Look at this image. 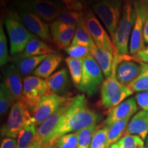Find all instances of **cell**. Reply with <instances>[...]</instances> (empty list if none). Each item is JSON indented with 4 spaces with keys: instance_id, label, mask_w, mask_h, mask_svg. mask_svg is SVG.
<instances>
[{
    "instance_id": "obj_1",
    "label": "cell",
    "mask_w": 148,
    "mask_h": 148,
    "mask_svg": "<svg viewBox=\"0 0 148 148\" xmlns=\"http://www.w3.org/2000/svg\"><path fill=\"white\" fill-rule=\"evenodd\" d=\"M100 116L89 108L84 95H78L71 98L67 108L59 123L49 136L42 142V147L51 145L60 136L77 131L96 124Z\"/></svg>"
},
{
    "instance_id": "obj_2",
    "label": "cell",
    "mask_w": 148,
    "mask_h": 148,
    "mask_svg": "<svg viewBox=\"0 0 148 148\" xmlns=\"http://www.w3.org/2000/svg\"><path fill=\"white\" fill-rule=\"evenodd\" d=\"M123 56L119 53L114 55L112 73L101 86L100 104L106 110H110L117 106L133 93L128 86L121 84L116 77V66Z\"/></svg>"
},
{
    "instance_id": "obj_3",
    "label": "cell",
    "mask_w": 148,
    "mask_h": 148,
    "mask_svg": "<svg viewBox=\"0 0 148 148\" xmlns=\"http://www.w3.org/2000/svg\"><path fill=\"white\" fill-rule=\"evenodd\" d=\"M4 23L10 40V51L12 55L18 54L33 38L37 37L24 25L16 10L7 9L4 13Z\"/></svg>"
},
{
    "instance_id": "obj_4",
    "label": "cell",
    "mask_w": 148,
    "mask_h": 148,
    "mask_svg": "<svg viewBox=\"0 0 148 148\" xmlns=\"http://www.w3.org/2000/svg\"><path fill=\"white\" fill-rule=\"evenodd\" d=\"M136 13L133 3L127 1L122 9L121 18L112 36V42L116 53L127 55L129 53V41L134 26Z\"/></svg>"
},
{
    "instance_id": "obj_5",
    "label": "cell",
    "mask_w": 148,
    "mask_h": 148,
    "mask_svg": "<svg viewBox=\"0 0 148 148\" xmlns=\"http://www.w3.org/2000/svg\"><path fill=\"white\" fill-rule=\"evenodd\" d=\"M32 121V115L26 105L21 100L16 101L11 107L6 123L1 127V135L16 138L23 127Z\"/></svg>"
},
{
    "instance_id": "obj_6",
    "label": "cell",
    "mask_w": 148,
    "mask_h": 148,
    "mask_svg": "<svg viewBox=\"0 0 148 148\" xmlns=\"http://www.w3.org/2000/svg\"><path fill=\"white\" fill-rule=\"evenodd\" d=\"M92 5V10L102 22L112 38L122 12L121 0H102Z\"/></svg>"
},
{
    "instance_id": "obj_7",
    "label": "cell",
    "mask_w": 148,
    "mask_h": 148,
    "mask_svg": "<svg viewBox=\"0 0 148 148\" xmlns=\"http://www.w3.org/2000/svg\"><path fill=\"white\" fill-rule=\"evenodd\" d=\"M103 73L92 56L83 60V69L81 82L77 89L88 96L94 95L103 82Z\"/></svg>"
},
{
    "instance_id": "obj_8",
    "label": "cell",
    "mask_w": 148,
    "mask_h": 148,
    "mask_svg": "<svg viewBox=\"0 0 148 148\" xmlns=\"http://www.w3.org/2000/svg\"><path fill=\"white\" fill-rule=\"evenodd\" d=\"M12 2L17 10L32 12L45 22L56 21L60 11L64 10L48 0H12Z\"/></svg>"
},
{
    "instance_id": "obj_9",
    "label": "cell",
    "mask_w": 148,
    "mask_h": 148,
    "mask_svg": "<svg viewBox=\"0 0 148 148\" xmlns=\"http://www.w3.org/2000/svg\"><path fill=\"white\" fill-rule=\"evenodd\" d=\"M51 93L46 79L35 75H27L23 79V92L21 101L32 110L42 96Z\"/></svg>"
},
{
    "instance_id": "obj_10",
    "label": "cell",
    "mask_w": 148,
    "mask_h": 148,
    "mask_svg": "<svg viewBox=\"0 0 148 148\" xmlns=\"http://www.w3.org/2000/svg\"><path fill=\"white\" fill-rule=\"evenodd\" d=\"M70 99V97H61L53 93H48L42 96L32 110V119L35 125L36 126L40 125Z\"/></svg>"
},
{
    "instance_id": "obj_11",
    "label": "cell",
    "mask_w": 148,
    "mask_h": 148,
    "mask_svg": "<svg viewBox=\"0 0 148 148\" xmlns=\"http://www.w3.org/2000/svg\"><path fill=\"white\" fill-rule=\"evenodd\" d=\"M133 5L136 17L130 40L129 52L134 56L145 47L143 29L146 18V3L141 0H135Z\"/></svg>"
},
{
    "instance_id": "obj_12",
    "label": "cell",
    "mask_w": 148,
    "mask_h": 148,
    "mask_svg": "<svg viewBox=\"0 0 148 148\" xmlns=\"http://www.w3.org/2000/svg\"><path fill=\"white\" fill-rule=\"evenodd\" d=\"M85 23L90 36L97 47L103 48L114 53V55L118 53L110 36L96 17L92 9H88L85 13Z\"/></svg>"
},
{
    "instance_id": "obj_13",
    "label": "cell",
    "mask_w": 148,
    "mask_h": 148,
    "mask_svg": "<svg viewBox=\"0 0 148 148\" xmlns=\"http://www.w3.org/2000/svg\"><path fill=\"white\" fill-rule=\"evenodd\" d=\"M143 69V62L134 56L123 55L116 66V77L121 84L127 86L139 76Z\"/></svg>"
},
{
    "instance_id": "obj_14",
    "label": "cell",
    "mask_w": 148,
    "mask_h": 148,
    "mask_svg": "<svg viewBox=\"0 0 148 148\" xmlns=\"http://www.w3.org/2000/svg\"><path fill=\"white\" fill-rule=\"evenodd\" d=\"M16 11L22 23L31 33L46 42H53L50 28L45 21L32 12L23 10Z\"/></svg>"
},
{
    "instance_id": "obj_15",
    "label": "cell",
    "mask_w": 148,
    "mask_h": 148,
    "mask_svg": "<svg viewBox=\"0 0 148 148\" xmlns=\"http://www.w3.org/2000/svg\"><path fill=\"white\" fill-rule=\"evenodd\" d=\"M75 27L57 20L50 24L51 38L59 49H65L71 45L75 34Z\"/></svg>"
},
{
    "instance_id": "obj_16",
    "label": "cell",
    "mask_w": 148,
    "mask_h": 148,
    "mask_svg": "<svg viewBox=\"0 0 148 148\" xmlns=\"http://www.w3.org/2000/svg\"><path fill=\"white\" fill-rule=\"evenodd\" d=\"M137 103L134 97H130L109 110L103 127H108L116 122L131 117L137 110Z\"/></svg>"
},
{
    "instance_id": "obj_17",
    "label": "cell",
    "mask_w": 148,
    "mask_h": 148,
    "mask_svg": "<svg viewBox=\"0 0 148 148\" xmlns=\"http://www.w3.org/2000/svg\"><path fill=\"white\" fill-rule=\"evenodd\" d=\"M3 83L15 101L21 99L23 92L22 75L16 65L9 64L3 69Z\"/></svg>"
},
{
    "instance_id": "obj_18",
    "label": "cell",
    "mask_w": 148,
    "mask_h": 148,
    "mask_svg": "<svg viewBox=\"0 0 148 148\" xmlns=\"http://www.w3.org/2000/svg\"><path fill=\"white\" fill-rule=\"evenodd\" d=\"M46 82L51 93L64 97L70 86V80L67 70L65 68H62L46 79Z\"/></svg>"
},
{
    "instance_id": "obj_19",
    "label": "cell",
    "mask_w": 148,
    "mask_h": 148,
    "mask_svg": "<svg viewBox=\"0 0 148 148\" xmlns=\"http://www.w3.org/2000/svg\"><path fill=\"white\" fill-rule=\"evenodd\" d=\"M148 134V111L140 110L130 120L125 135H136L145 140Z\"/></svg>"
},
{
    "instance_id": "obj_20",
    "label": "cell",
    "mask_w": 148,
    "mask_h": 148,
    "mask_svg": "<svg viewBox=\"0 0 148 148\" xmlns=\"http://www.w3.org/2000/svg\"><path fill=\"white\" fill-rule=\"evenodd\" d=\"M71 99L65 104L61 106L58 110L56 111L54 113L49 116L47 119H46L40 125V126L37 129L36 140H35L40 142L42 144V142L43 141L44 139L53 132V130L56 128V127L57 126L59 121H60L62 116L65 112L68 103L71 100Z\"/></svg>"
},
{
    "instance_id": "obj_21",
    "label": "cell",
    "mask_w": 148,
    "mask_h": 148,
    "mask_svg": "<svg viewBox=\"0 0 148 148\" xmlns=\"http://www.w3.org/2000/svg\"><path fill=\"white\" fill-rule=\"evenodd\" d=\"M52 53H55V51L50 45L38 37H35L29 40L24 50L18 53L15 57V59L48 55Z\"/></svg>"
},
{
    "instance_id": "obj_22",
    "label": "cell",
    "mask_w": 148,
    "mask_h": 148,
    "mask_svg": "<svg viewBox=\"0 0 148 148\" xmlns=\"http://www.w3.org/2000/svg\"><path fill=\"white\" fill-rule=\"evenodd\" d=\"M90 53L99 66L106 78L110 76L113 66L114 53L103 48L97 47L96 45L90 48Z\"/></svg>"
},
{
    "instance_id": "obj_23",
    "label": "cell",
    "mask_w": 148,
    "mask_h": 148,
    "mask_svg": "<svg viewBox=\"0 0 148 148\" xmlns=\"http://www.w3.org/2000/svg\"><path fill=\"white\" fill-rule=\"evenodd\" d=\"M62 60V57L56 53H50L42 60L32 74L35 76L47 79L52 75Z\"/></svg>"
},
{
    "instance_id": "obj_24",
    "label": "cell",
    "mask_w": 148,
    "mask_h": 148,
    "mask_svg": "<svg viewBox=\"0 0 148 148\" xmlns=\"http://www.w3.org/2000/svg\"><path fill=\"white\" fill-rule=\"evenodd\" d=\"M71 45H84L88 47L89 49L95 45L86 28L85 23V14L81 17L77 24L75 34Z\"/></svg>"
},
{
    "instance_id": "obj_25",
    "label": "cell",
    "mask_w": 148,
    "mask_h": 148,
    "mask_svg": "<svg viewBox=\"0 0 148 148\" xmlns=\"http://www.w3.org/2000/svg\"><path fill=\"white\" fill-rule=\"evenodd\" d=\"M49 55V54H48ZM48 55L38 56L29 57V58L15 59L16 66L21 74L22 76H27L29 74L33 73L34 70L39 66Z\"/></svg>"
},
{
    "instance_id": "obj_26",
    "label": "cell",
    "mask_w": 148,
    "mask_h": 148,
    "mask_svg": "<svg viewBox=\"0 0 148 148\" xmlns=\"http://www.w3.org/2000/svg\"><path fill=\"white\" fill-rule=\"evenodd\" d=\"M36 125L29 122L23 127L17 136V148H29L36 140Z\"/></svg>"
},
{
    "instance_id": "obj_27",
    "label": "cell",
    "mask_w": 148,
    "mask_h": 148,
    "mask_svg": "<svg viewBox=\"0 0 148 148\" xmlns=\"http://www.w3.org/2000/svg\"><path fill=\"white\" fill-rule=\"evenodd\" d=\"M131 117L117 121L108 127V147L117 143L125 136L127 125Z\"/></svg>"
},
{
    "instance_id": "obj_28",
    "label": "cell",
    "mask_w": 148,
    "mask_h": 148,
    "mask_svg": "<svg viewBox=\"0 0 148 148\" xmlns=\"http://www.w3.org/2000/svg\"><path fill=\"white\" fill-rule=\"evenodd\" d=\"M65 63L67 66L71 75V79L75 86H77L80 84L82 79V69H83V60L76 59L67 57L65 58Z\"/></svg>"
},
{
    "instance_id": "obj_29",
    "label": "cell",
    "mask_w": 148,
    "mask_h": 148,
    "mask_svg": "<svg viewBox=\"0 0 148 148\" xmlns=\"http://www.w3.org/2000/svg\"><path fill=\"white\" fill-rule=\"evenodd\" d=\"M97 130L96 124H93L90 126L77 131V148H90L92 138Z\"/></svg>"
},
{
    "instance_id": "obj_30",
    "label": "cell",
    "mask_w": 148,
    "mask_h": 148,
    "mask_svg": "<svg viewBox=\"0 0 148 148\" xmlns=\"http://www.w3.org/2000/svg\"><path fill=\"white\" fill-rule=\"evenodd\" d=\"M143 69L140 75L127 86L133 92L148 90V64L143 62Z\"/></svg>"
},
{
    "instance_id": "obj_31",
    "label": "cell",
    "mask_w": 148,
    "mask_h": 148,
    "mask_svg": "<svg viewBox=\"0 0 148 148\" xmlns=\"http://www.w3.org/2000/svg\"><path fill=\"white\" fill-rule=\"evenodd\" d=\"M14 101L10 92L6 88L3 82L0 84V114L1 116L5 115L10 107L14 104Z\"/></svg>"
},
{
    "instance_id": "obj_32",
    "label": "cell",
    "mask_w": 148,
    "mask_h": 148,
    "mask_svg": "<svg viewBox=\"0 0 148 148\" xmlns=\"http://www.w3.org/2000/svg\"><path fill=\"white\" fill-rule=\"evenodd\" d=\"M84 14V11H71L64 9L60 11L56 20L69 25L76 27L79 19Z\"/></svg>"
},
{
    "instance_id": "obj_33",
    "label": "cell",
    "mask_w": 148,
    "mask_h": 148,
    "mask_svg": "<svg viewBox=\"0 0 148 148\" xmlns=\"http://www.w3.org/2000/svg\"><path fill=\"white\" fill-rule=\"evenodd\" d=\"M116 143L119 148H145L143 140L136 135H125Z\"/></svg>"
},
{
    "instance_id": "obj_34",
    "label": "cell",
    "mask_w": 148,
    "mask_h": 148,
    "mask_svg": "<svg viewBox=\"0 0 148 148\" xmlns=\"http://www.w3.org/2000/svg\"><path fill=\"white\" fill-rule=\"evenodd\" d=\"M108 127L97 129L92 138L90 148H109L108 145Z\"/></svg>"
},
{
    "instance_id": "obj_35",
    "label": "cell",
    "mask_w": 148,
    "mask_h": 148,
    "mask_svg": "<svg viewBox=\"0 0 148 148\" xmlns=\"http://www.w3.org/2000/svg\"><path fill=\"white\" fill-rule=\"evenodd\" d=\"M77 141L76 132L62 135L57 138L53 144L57 148H77Z\"/></svg>"
},
{
    "instance_id": "obj_36",
    "label": "cell",
    "mask_w": 148,
    "mask_h": 148,
    "mask_svg": "<svg viewBox=\"0 0 148 148\" xmlns=\"http://www.w3.org/2000/svg\"><path fill=\"white\" fill-rule=\"evenodd\" d=\"M69 57L76 59L84 60L85 58L90 56V49L86 46L80 45H70L64 49Z\"/></svg>"
},
{
    "instance_id": "obj_37",
    "label": "cell",
    "mask_w": 148,
    "mask_h": 148,
    "mask_svg": "<svg viewBox=\"0 0 148 148\" xmlns=\"http://www.w3.org/2000/svg\"><path fill=\"white\" fill-rule=\"evenodd\" d=\"M8 41L3 29L2 23L0 24V65L1 67L8 62Z\"/></svg>"
},
{
    "instance_id": "obj_38",
    "label": "cell",
    "mask_w": 148,
    "mask_h": 148,
    "mask_svg": "<svg viewBox=\"0 0 148 148\" xmlns=\"http://www.w3.org/2000/svg\"><path fill=\"white\" fill-rule=\"evenodd\" d=\"M64 10L84 11L88 4L86 0H60Z\"/></svg>"
},
{
    "instance_id": "obj_39",
    "label": "cell",
    "mask_w": 148,
    "mask_h": 148,
    "mask_svg": "<svg viewBox=\"0 0 148 148\" xmlns=\"http://www.w3.org/2000/svg\"><path fill=\"white\" fill-rule=\"evenodd\" d=\"M138 106L143 110L148 111V90L139 92L135 95Z\"/></svg>"
},
{
    "instance_id": "obj_40",
    "label": "cell",
    "mask_w": 148,
    "mask_h": 148,
    "mask_svg": "<svg viewBox=\"0 0 148 148\" xmlns=\"http://www.w3.org/2000/svg\"><path fill=\"white\" fill-rule=\"evenodd\" d=\"M0 148H17V140L13 138L5 137L1 140Z\"/></svg>"
},
{
    "instance_id": "obj_41",
    "label": "cell",
    "mask_w": 148,
    "mask_h": 148,
    "mask_svg": "<svg viewBox=\"0 0 148 148\" xmlns=\"http://www.w3.org/2000/svg\"><path fill=\"white\" fill-rule=\"evenodd\" d=\"M134 57L140 62L148 64V47H145L142 50L138 51L134 55Z\"/></svg>"
},
{
    "instance_id": "obj_42",
    "label": "cell",
    "mask_w": 148,
    "mask_h": 148,
    "mask_svg": "<svg viewBox=\"0 0 148 148\" xmlns=\"http://www.w3.org/2000/svg\"><path fill=\"white\" fill-rule=\"evenodd\" d=\"M146 3V18L143 29V38L145 43L148 44V3Z\"/></svg>"
},
{
    "instance_id": "obj_43",
    "label": "cell",
    "mask_w": 148,
    "mask_h": 148,
    "mask_svg": "<svg viewBox=\"0 0 148 148\" xmlns=\"http://www.w3.org/2000/svg\"><path fill=\"white\" fill-rule=\"evenodd\" d=\"M29 148H43V147H42V144L40 143V142L35 140L34 143H33L30 147H29Z\"/></svg>"
},
{
    "instance_id": "obj_44",
    "label": "cell",
    "mask_w": 148,
    "mask_h": 148,
    "mask_svg": "<svg viewBox=\"0 0 148 148\" xmlns=\"http://www.w3.org/2000/svg\"><path fill=\"white\" fill-rule=\"evenodd\" d=\"M48 1H50V2H51V3H54L55 5H58V6L60 7V8L64 9L63 6H62V3H61V2H60V0H48Z\"/></svg>"
},
{
    "instance_id": "obj_45",
    "label": "cell",
    "mask_w": 148,
    "mask_h": 148,
    "mask_svg": "<svg viewBox=\"0 0 148 148\" xmlns=\"http://www.w3.org/2000/svg\"><path fill=\"white\" fill-rule=\"evenodd\" d=\"M87 1V3L88 4H94V3H97V2H99V1H102V0H86Z\"/></svg>"
},
{
    "instance_id": "obj_46",
    "label": "cell",
    "mask_w": 148,
    "mask_h": 148,
    "mask_svg": "<svg viewBox=\"0 0 148 148\" xmlns=\"http://www.w3.org/2000/svg\"><path fill=\"white\" fill-rule=\"evenodd\" d=\"M10 1V0H1V6H5V4H6L7 3H8V1Z\"/></svg>"
},
{
    "instance_id": "obj_47",
    "label": "cell",
    "mask_w": 148,
    "mask_h": 148,
    "mask_svg": "<svg viewBox=\"0 0 148 148\" xmlns=\"http://www.w3.org/2000/svg\"><path fill=\"white\" fill-rule=\"evenodd\" d=\"M43 148H57V147H56L53 144H51V145H47L44 146Z\"/></svg>"
},
{
    "instance_id": "obj_48",
    "label": "cell",
    "mask_w": 148,
    "mask_h": 148,
    "mask_svg": "<svg viewBox=\"0 0 148 148\" xmlns=\"http://www.w3.org/2000/svg\"><path fill=\"white\" fill-rule=\"evenodd\" d=\"M109 148H119V145H118L117 143H114V144H113V145L110 146V147Z\"/></svg>"
},
{
    "instance_id": "obj_49",
    "label": "cell",
    "mask_w": 148,
    "mask_h": 148,
    "mask_svg": "<svg viewBox=\"0 0 148 148\" xmlns=\"http://www.w3.org/2000/svg\"><path fill=\"white\" fill-rule=\"evenodd\" d=\"M145 146L146 147H148V134L147 135V137L145 138Z\"/></svg>"
},
{
    "instance_id": "obj_50",
    "label": "cell",
    "mask_w": 148,
    "mask_h": 148,
    "mask_svg": "<svg viewBox=\"0 0 148 148\" xmlns=\"http://www.w3.org/2000/svg\"><path fill=\"white\" fill-rule=\"evenodd\" d=\"M141 1H144V2L148 3V0H141Z\"/></svg>"
},
{
    "instance_id": "obj_51",
    "label": "cell",
    "mask_w": 148,
    "mask_h": 148,
    "mask_svg": "<svg viewBox=\"0 0 148 148\" xmlns=\"http://www.w3.org/2000/svg\"><path fill=\"white\" fill-rule=\"evenodd\" d=\"M146 148H148V147H146Z\"/></svg>"
}]
</instances>
